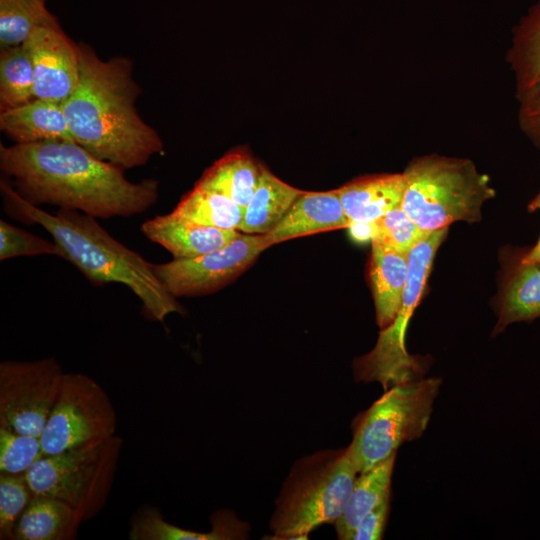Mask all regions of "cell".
<instances>
[{
    "label": "cell",
    "instance_id": "cell-19",
    "mask_svg": "<svg viewBox=\"0 0 540 540\" xmlns=\"http://www.w3.org/2000/svg\"><path fill=\"white\" fill-rule=\"evenodd\" d=\"M523 252L512 260L497 307L493 336L516 322L540 318V262H522Z\"/></svg>",
    "mask_w": 540,
    "mask_h": 540
},
{
    "label": "cell",
    "instance_id": "cell-25",
    "mask_svg": "<svg viewBox=\"0 0 540 540\" xmlns=\"http://www.w3.org/2000/svg\"><path fill=\"white\" fill-rule=\"evenodd\" d=\"M172 212L201 225L239 231L245 209L223 194L196 184Z\"/></svg>",
    "mask_w": 540,
    "mask_h": 540
},
{
    "label": "cell",
    "instance_id": "cell-9",
    "mask_svg": "<svg viewBox=\"0 0 540 540\" xmlns=\"http://www.w3.org/2000/svg\"><path fill=\"white\" fill-rule=\"evenodd\" d=\"M116 410L103 387L83 373H64L40 436L44 455L93 449L116 435Z\"/></svg>",
    "mask_w": 540,
    "mask_h": 540
},
{
    "label": "cell",
    "instance_id": "cell-2",
    "mask_svg": "<svg viewBox=\"0 0 540 540\" xmlns=\"http://www.w3.org/2000/svg\"><path fill=\"white\" fill-rule=\"evenodd\" d=\"M78 83L62 103L73 140L95 157L122 169L145 165L162 153L157 131L137 113L139 88L128 59H100L79 45Z\"/></svg>",
    "mask_w": 540,
    "mask_h": 540
},
{
    "label": "cell",
    "instance_id": "cell-22",
    "mask_svg": "<svg viewBox=\"0 0 540 540\" xmlns=\"http://www.w3.org/2000/svg\"><path fill=\"white\" fill-rule=\"evenodd\" d=\"M261 175V165L243 149L228 152L210 166L196 183L230 198L246 208Z\"/></svg>",
    "mask_w": 540,
    "mask_h": 540
},
{
    "label": "cell",
    "instance_id": "cell-11",
    "mask_svg": "<svg viewBox=\"0 0 540 540\" xmlns=\"http://www.w3.org/2000/svg\"><path fill=\"white\" fill-rule=\"evenodd\" d=\"M269 247L264 234H239L217 250L154 264V270L175 298L206 295L235 280Z\"/></svg>",
    "mask_w": 540,
    "mask_h": 540
},
{
    "label": "cell",
    "instance_id": "cell-3",
    "mask_svg": "<svg viewBox=\"0 0 540 540\" xmlns=\"http://www.w3.org/2000/svg\"><path fill=\"white\" fill-rule=\"evenodd\" d=\"M7 210L15 217L42 226L62 252V258L77 267L92 283H121L142 302L149 318L164 322L171 313H183L154 270V264L112 237L95 217L60 208L46 212L23 198L1 180Z\"/></svg>",
    "mask_w": 540,
    "mask_h": 540
},
{
    "label": "cell",
    "instance_id": "cell-35",
    "mask_svg": "<svg viewBox=\"0 0 540 540\" xmlns=\"http://www.w3.org/2000/svg\"><path fill=\"white\" fill-rule=\"evenodd\" d=\"M521 260L524 263L540 262V237L532 248L523 252Z\"/></svg>",
    "mask_w": 540,
    "mask_h": 540
},
{
    "label": "cell",
    "instance_id": "cell-12",
    "mask_svg": "<svg viewBox=\"0 0 540 540\" xmlns=\"http://www.w3.org/2000/svg\"><path fill=\"white\" fill-rule=\"evenodd\" d=\"M24 44L33 65L35 98L63 103L78 83L79 45L60 25L35 29Z\"/></svg>",
    "mask_w": 540,
    "mask_h": 540
},
{
    "label": "cell",
    "instance_id": "cell-30",
    "mask_svg": "<svg viewBox=\"0 0 540 540\" xmlns=\"http://www.w3.org/2000/svg\"><path fill=\"white\" fill-rule=\"evenodd\" d=\"M375 223L377 232L373 240L405 255L430 233L422 230L401 206L388 211Z\"/></svg>",
    "mask_w": 540,
    "mask_h": 540
},
{
    "label": "cell",
    "instance_id": "cell-34",
    "mask_svg": "<svg viewBox=\"0 0 540 540\" xmlns=\"http://www.w3.org/2000/svg\"><path fill=\"white\" fill-rule=\"evenodd\" d=\"M348 229L351 236L359 242L372 241L377 232L375 222H351Z\"/></svg>",
    "mask_w": 540,
    "mask_h": 540
},
{
    "label": "cell",
    "instance_id": "cell-33",
    "mask_svg": "<svg viewBox=\"0 0 540 540\" xmlns=\"http://www.w3.org/2000/svg\"><path fill=\"white\" fill-rule=\"evenodd\" d=\"M518 124L522 132L540 150V92L519 102Z\"/></svg>",
    "mask_w": 540,
    "mask_h": 540
},
{
    "label": "cell",
    "instance_id": "cell-21",
    "mask_svg": "<svg viewBox=\"0 0 540 540\" xmlns=\"http://www.w3.org/2000/svg\"><path fill=\"white\" fill-rule=\"evenodd\" d=\"M81 522L68 504L33 496L14 528V540H72Z\"/></svg>",
    "mask_w": 540,
    "mask_h": 540
},
{
    "label": "cell",
    "instance_id": "cell-24",
    "mask_svg": "<svg viewBox=\"0 0 540 540\" xmlns=\"http://www.w3.org/2000/svg\"><path fill=\"white\" fill-rule=\"evenodd\" d=\"M396 453L356 477L343 514L336 521L338 539L351 540L361 520L384 499L391 496V478Z\"/></svg>",
    "mask_w": 540,
    "mask_h": 540
},
{
    "label": "cell",
    "instance_id": "cell-7",
    "mask_svg": "<svg viewBox=\"0 0 540 540\" xmlns=\"http://www.w3.org/2000/svg\"><path fill=\"white\" fill-rule=\"evenodd\" d=\"M123 442L116 434L93 449L44 455L25 473L33 495L68 504L81 524L91 520L107 503Z\"/></svg>",
    "mask_w": 540,
    "mask_h": 540
},
{
    "label": "cell",
    "instance_id": "cell-28",
    "mask_svg": "<svg viewBox=\"0 0 540 540\" xmlns=\"http://www.w3.org/2000/svg\"><path fill=\"white\" fill-rule=\"evenodd\" d=\"M43 456L40 437L0 426V473L24 474Z\"/></svg>",
    "mask_w": 540,
    "mask_h": 540
},
{
    "label": "cell",
    "instance_id": "cell-20",
    "mask_svg": "<svg viewBox=\"0 0 540 540\" xmlns=\"http://www.w3.org/2000/svg\"><path fill=\"white\" fill-rule=\"evenodd\" d=\"M506 61L515 78L518 102L540 92V0L514 28Z\"/></svg>",
    "mask_w": 540,
    "mask_h": 540
},
{
    "label": "cell",
    "instance_id": "cell-14",
    "mask_svg": "<svg viewBox=\"0 0 540 540\" xmlns=\"http://www.w3.org/2000/svg\"><path fill=\"white\" fill-rule=\"evenodd\" d=\"M349 225L337 189L325 192L304 191L282 220L264 235L273 246L301 236L348 228Z\"/></svg>",
    "mask_w": 540,
    "mask_h": 540
},
{
    "label": "cell",
    "instance_id": "cell-5",
    "mask_svg": "<svg viewBox=\"0 0 540 540\" xmlns=\"http://www.w3.org/2000/svg\"><path fill=\"white\" fill-rule=\"evenodd\" d=\"M403 174L406 189L401 207L426 232L456 221H479L483 203L495 196L488 175L469 159L418 157Z\"/></svg>",
    "mask_w": 540,
    "mask_h": 540
},
{
    "label": "cell",
    "instance_id": "cell-10",
    "mask_svg": "<svg viewBox=\"0 0 540 540\" xmlns=\"http://www.w3.org/2000/svg\"><path fill=\"white\" fill-rule=\"evenodd\" d=\"M64 372L54 357L0 363V426L40 437Z\"/></svg>",
    "mask_w": 540,
    "mask_h": 540
},
{
    "label": "cell",
    "instance_id": "cell-29",
    "mask_svg": "<svg viewBox=\"0 0 540 540\" xmlns=\"http://www.w3.org/2000/svg\"><path fill=\"white\" fill-rule=\"evenodd\" d=\"M33 496L25 473H0L1 540H14V528L16 523Z\"/></svg>",
    "mask_w": 540,
    "mask_h": 540
},
{
    "label": "cell",
    "instance_id": "cell-23",
    "mask_svg": "<svg viewBox=\"0 0 540 540\" xmlns=\"http://www.w3.org/2000/svg\"><path fill=\"white\" fill-rule=\"evenodd\" d=\"M303 190L290 186L261 165L257 189L245 208L239 231L267 234L286 215Z\"/></svg>",
    "mask_w": 540,
    "mask_h": 540
},
{
    "label": "cell",
    "instance_id": "cell-1",
    "mask_svg": "<svg viewBox=\"0 0 540 540\" xmlns=\"http://www.w3.org/2000/svg\"><path fill=\"white\" fill-rule=\"evenodd\" d=\"M0 167L30 203L53 204L95 218L140 214L158 199L157 180L131 182L122 168L76 142L1 145Z\"/></svg>",
    "mask_w": 540,
    "mask_h": 540
},
{
    "label": "cell",
    "instance_id": "cell-17",
    "mask_svg": "<svg viewBox=\"0 0 540 540\" xmlns=\"http://www.w3.org/2000/svg\"><path fill=\"white\" fill-rule=\"evenodd\" d=\"M212 530L196 532L175 526L162 517L158 508L144 505L132 516L131 540H232L247 537L248 526L228 510L211 516Z\"/></svg>",
    "mask_w": 540,
    "mask_h": 540
},
{
    "label": "cell",
    "instance_id": "cell-31",
    "mask_svg": "<svg viewBox=\"0 0 540 540\" xmlns=\"http://www.w3.org/2000/svg\"><path fill=\"white\" fill-rule=\"evenodd\" d=\"M62 256L55 242L42 239L7 221L0 220V260L19 256Z\"/></svg>",
    "mask_w": 540,
    "mask_h": 540
},
{
    "label": "cell",
    "instance_id": "cell-15",
    "mask_svg": "<svg viewBox=\"0 0 540 540\" xmlns=\"http://www.w3.org/2000/svg\"><path fill=\"white\" fill-rule=\"evenodd\" d=\"M406 189L403 173L367 175L338 188L346 216L351 222H375L401 206Z\"/></svg>",
    "mask_w": 540,
    "mask_h": 540
},
{
    "label": "cell",
    "instance_id": "cell-36",
    "mask_svg": "<svg viewBox=\"0 0 540 540\" xmlns=\"http://www.w3.org/2000/svg\"><path fill=\"white\" fill-rule=\"evenodd\" d=\"M528 209L530 211H535L537 209H540V192L539 194L530 202L528 205Z\"/></svg>",
    "mask_w": 540,
    "mask_h": 540
},
{
    "label": "cell",
    "instance_id": "cell-13",
    "mask_svg": "<svg viewBox=\"0 0 540 540\" xmlns=\"http://www.w3.org/2000/svg\"><path fill=\"white\" fill-rule=\"evenodd\" d=\"M141 231L152 242L167 249L174 259L194 258L217 250L240 233L201 225L171 212L146 220Z\"/></svg>",
    "mask_w": 540,
    "mask_h": 540
},
{
    "label": "cell",
    "instance_id": "cell-26",
    "mask_svg": "<svg viewBox=\"0 0 540 540\" xmlns=\"http://www.w3.org/2000/svg\"><path fill=\"white\" fill-rule=\"evenodd\" d=\"M60 25L45 0H0V49L25 43L37 28Z\"/></svg>",
    "mask_w": 540,
    "mask_h": 540
},
{
    "label": "cell",
    "instance_id": "cell-18",
    "mask_svg": "<svg viewBox=\"0 0 540 540\" xmlns=\"http://www.w3.org/2000/svg\"><path fill=\"white\" fill-rule=\"evenodd\" d=\"M407 256L372 241L368 274L380 329L393 322L400 308L408 275Z\"/></svg>",
    "mask_w": 540,
    "mask_h": 540
},
{
    "label": "cell",
    "instance_id": "cell-4",
    "mask_svg": "<svg viewBox=\"0 0 540 540\" xmlns=\"http://www.w3.org/2000/svg\"><path fill=\"white\" fill-rule=\"evenodd\" d=\"M357 474L348 447L297 460L276 500L270 539L304 540L321 525L335 524L348 504Z\"/></svg>",
    "mask_w": 540,
    "mask_h": 540
},
{
    "label": "cell",
    "instance_id": "cell-27",
    "mask_svg": "<svg viewBox=\"0 0 540 540\" xmlns=\"http://www.w3.org/2000/svg\"><path fill=\"white\" fill-rule=\"evenodd\" d=\"M35 99L34 71L25 44L2 49L0 53L1 111L21 106Z\"/></svg>",
    "mask_w": 540,
    "mask_h": 540
},
{
    "label": "cell",
    "instance_id": "cell-32",
    "mask_svg": "<svg viewBox=\"0 0 540 540\" xmlns=\"http://www.w3.org/2000/svg\"><path fill=\"white\" fill-rule=\"evenodd\" d=\"M390 497L384 499L361 520L352 534L351 540H380L383 538L390 512Z\"/></svg>",
    "mask_w": 540,
    "mask_h": 540
},
{
    "label": "cell",
    "instance_id": "cell-16",
    "mask_svg": "<svg viewBox=\"0 0 540 540\" xmlns=\"http://www.w3.org/2000/svg\"><path fill=\"white\" fill-rule=\"evenodd\" d=\"M0 128L16 144L43 141L75 142L63 104L35 98L21 106L1 111Z\"/></svg>",
    "mask_w": 540,
    "mask_h": 540
},
{
    "label": "cell",
    "instance_id": "cell-6",
    "mask_svg": "<svg viewBox=\"0 0 540 540\" xmlns=\"http://www.w3.org/2000/svg\"><path fill=\"white\" fill-rule=\"evenodd\" d=\"M441 383L440 378L430 377L396 384L355 418L348 448L358 474L423 435Z\"/></svg>",
    "mask_w": 540,
    "mask_h": 540
},
{
    "label": "cell",
    "instance_id": "cell-8",
    "mask_svg": "<svg viewBox=\"0 0 540 540\" xmlns=\"http://www.w3.org/2000/svg\"><path fill=\"white\" fill-rule=\"evenodd\" d=\"M447 229L430 232L408 253V275L398 313L389 326L381 329L374 348L354 361L356 381H377L387 390L396 384L418 379L422 374V366L406 349V330Z\"/></svg>",
    "mask_w": 540,
    "mask_h": 540
}]
</instances>
